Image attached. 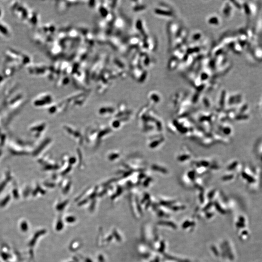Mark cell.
<instances>
[{
  "instance_id": "obj_1",
  "label": "cell",
  "mask_w": 262,
  "mask_h": 262,
  "mask_svg": "<svg viewBox=\"0 0 262 262\" xmlns=\"http://www.w3.org/2000/svg\"><path fill=\"white\" fill-rule=\"evenodd\" d=\"M11 12L21 21H26L30 9L27 5L20 1H14L10 5Z\"/></svg>"
},
{
  "instance_id": "obj_2",
  "label": "cell",
  "mask_w": 262,
  "mask_h": 262,
  "mask_svg": "<svg viewBox=\"0 0 262 262\" xmlns=\"http://www.w3.org/2000/svg\"><path fill=\"white\" fill-rule=\"evenodd\" d=\"M25 22L31 27H34L37 25L39 22L38 13L36 11L30 9Z\"/></svg>"
},
{
  "instance_id": "obj_3",
  "label": "cell",
  "mask_w": 262,
  "mask_h": 262,
  "mask_svg": "<svg viewBox=\"0 0 262 262\" xmlns=\"http://www.w3.org/2000/svg\"><path fill=\"white\" fill-rule=\"evenodd\" d=\"M0 36L6 38H9L12 36V31L10 28L6 23L1 20H0Z\"/></svg>"
},
{
  "instance_id": "obj_4",
  "label": "cell",
  "mask_w": 262,
  "mask_h": 262,
  "mask_svg": "<svg viewBox=\"0 0 262 262\" xmlns=\"http://www.w3.org/2000/svg\"><path fill=\"white\" fill-rule=\"evenodd\" d=\"M6 79L7 78L5 77V76L3 73L2 71H0V87H1L3 86V84L5 83Z\"/></svg>"
},
{
  "instance_id": "obj_5",
  "label": "cell",
  "mask_w": 262,
  "mask_h": 262,
  "mask_svg": "<svg viewBox=\"0 0 262 262\" xmlns=\"http://www.w3.org/2000/svg\"><path fill=\"white\" fill-rule=\"evenodd\" d=\"M3 15V9L0 6V20H1L2 17Z\"/></svg>"
}]
</instances>
